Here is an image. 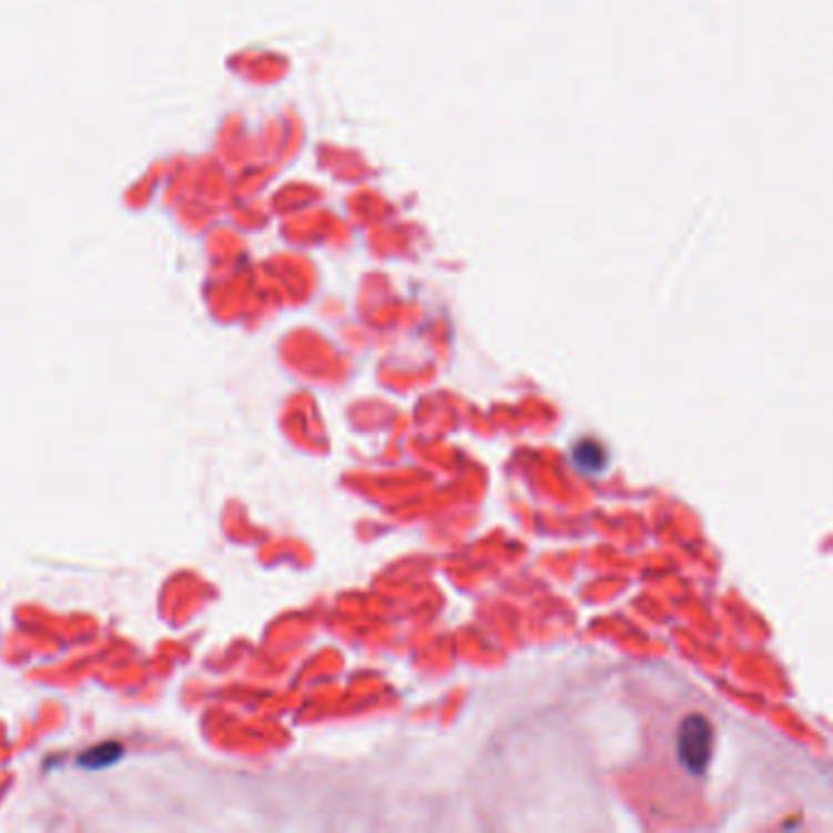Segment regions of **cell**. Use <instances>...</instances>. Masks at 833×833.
<instances>
[{
	"mask_svg": "<svg viewBox=\"0 0 833 833\" xmlns=\"http://www.w3.org/2000/svg\"><path fill=\"white\" fill-rule=\"evenodd\" d=\"M572 460L585 469V473H599V469L607 467L609 463V453L607 448H603L601 443H595V440H585L579 443L575 453H572Z\"/></svg>",
	"mask_w": 833,
	"mask_h": 833,
	"instance_id": "7a4b0ae2",
	"label": "cell"
},
{
	"mask_svg": "<svg viewBox=\"0 0 833 833\" xmlns=\"http://www.w3.org/2000/svg\"><path fill=\"white\" fill-rule=\"evenodd\" d=\"M717 729L702 711L684 714L674 729V755L690 778H704L707 768L714 755Z\"/></svg>",
	"mask_w": 833,
	"mask_h": 833,
	"instance_id": "6da1fadb",
	"label": "cell"
},
{
	"mask_svg": "<svg viewBox=\"0 0 833 833\" xmlns=\"http://www.w3.org/2000/svg\"><path fill=\"white\" fill-rule=\"evenodd\" d=\"M120 753H123V748L115 745V743H103V745H95L91 748L89 753H83L79 763L83 768H91V770H99V768H105L115 763V760L120 758Z\"/></svg>",
	"mask_w": 833,
	"mask_h": 833,
	"instance_id": "3957f363",
	"label": "cell"
}]
</instances>
